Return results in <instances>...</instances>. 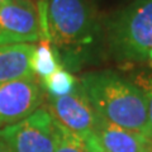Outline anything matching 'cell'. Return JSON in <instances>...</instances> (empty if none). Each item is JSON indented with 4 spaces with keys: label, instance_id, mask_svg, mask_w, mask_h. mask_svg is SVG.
Listing matches in <instances>:
<instances>
[{
    "label": "cell",
    "instance_id": "30bf717a",
    "mask_svg": "<svg viewBox=\"0 0 152 152\" xmlns=\"http://www.w3.org/2000/svg\"><path fill=\"white\" fill-rule=\"evenodd\" d=\"M32 70L37 77L46 79L61 67L57 53L52 50L48 41H41L39 46H36L31 60Z\"/></svg>",
    "mask_w": 152,
    "mask_h": 152
},
{
    "label": "cell",
    "instance_id": "6da1fadb",
    "mask_svg": "<svg viewBox=\"0 0 152 152\" xmlns=\"http://www.w3.org/2000/svg\"><path fill=\"white\" fill-rule=\"evenodd\" d=\"M80 83L99 117L150 137L146 96L137 84L109 70L88 72Z\"/></svg>",
    "mask_w": 152,
    "mask_h": 152
},
{
    "label": "cell",
    "instance_id": "9c48e42d",
    "mask_svg": "<svg viewBox=\"0 0 152 152\" xmlns=\"http://www.w3.org/2000/svg\"><path fill=\"white\" fill-rule=\"evenodd\" d=\"M34 50L32 43L0 46V85L36 76L31 65Z\"/></svg>",
    "mask_w": 152,
    "mask_h": 152
},
{
    "label": "cell",
    "instance_id": "7a4b0ae2",
    "mask_svg": "<svg viewBox=\"0 0 152 152\" xmlns=\"http://www.w3.org/2000/svg\"><path fill=\"white\" fill-rule=\"evenodd\" d=\"M109 53L119 62H152V0H134L107 22Z\"/></svg>",
    "mask_w": 152,
    "mask_h": 152
},
{
    "label": "cell",
    "instance_id": "52a82bcc",
    "mask_svg": "<svg viewBox=\"0 0 152 152\" xmlns=\"http://www.w3.org/2000/svg\"><path fill=\"white\" fill-rule=\"evenodd\" d=\"M46 109L57 123L80 136L93 132L96 113L94 112L80 80L72 91L65 96H47Z\"/></svg>",
    "mask_w": 152,
    "mask_h": 152
},
{
    "label": "cell",
    "instance_id": "5bb4252c",
    "mask_svg": "<svg viewBox=\"0 0 152 152\" xmlns=\"http://www.w3.org/2000/svg\"><path fill=\"white\" fill-rule=\"evenodd\" d=\"M84 138H85V141H86V145L89 147L90 152H108L100 143H99L98 138L95 137V134H94L93 132H90V133H88V134H85Z\"/></svg>",
    "mask_w": 152,
    "mask_h": 152
},
{
    "label": "cell",
    "instance_id": "7c38bea8",
    "mask_svg": "<svg viewBox=\"0 0 152 152\" xmlns=\"http://www.w3.org/2000/svg\"><path fill=\"white\" fill-rule=\"evenodd\" d=\"M57 126V143L55 152H90L84 136L67 129L56 122Z\"/></svg>",
    "mask_w": 152,
    "mask_h": 152
},
{
    "label": "cell",
    "instance_id": "ba28073f",
    "mask_svg": "<svg viewBox=\"0 0 152 152\" xmlns=\"http://www.w3.org/2000/svg\"><path fill=\"white\" fill-rule=\"evenodd\" d=\"M93 133L108 152H152V138L118 127L96 114Z\"/></svg>",
    "mask_w": 152,
    "mask_h": 152
},
{
    "label": "cell",
    "instance_id": "5b68a950",
    "mask_svg": "<svg viewBox=\"0 0 152 152\" xmlns=\"http://www.w3.org/2000/svg\"><path fill=\"white\" fill-rule=\"evenodd\" d=\"M45 90L37 76L0 85V128L23 121L41 108Z\"/></svg>",
    "mask_w": 152,
    "mask_h": 152
},
{
    "label": "cell",
    "instance_id": "2e32d148",
    "mask_svg": "<svg viewBox=\"0 0 152 152\" xmlns=\"http://www.w3.org/2000/svg\"><path fill=\"white\" fill-rule=\"evenodd\" d=\"M8 1H10V0H0V4H4V3H8Z\"/></svg>",
    "mask_w": 152,
    "mask_h": 152
},
{
    "label": "cell",
    "instance_id": "277c9868",
    "mask_svg": "<svg viewBox=\"0 0 152 152\" xmlns=\"http://www.w3.org/2000/svg\"><path fill=\"white\" fill-rule=\"evenodd\" d=\"M0 138L13 152H55L56 121L46 108H38L23 121L0 128Z\"/></svg>",
    "mask_w": 152,
    "mask_h": 152
},
{
    "label": "cell",
    "instance_id": "8992f818",
    "mask_svg": "<svg viewBox=\"0 0 152 152\" xmlns=\"http://www.w3.org/2000/svg\"><path fill=\"white\" fill-rule=\"evenodd\" d=\"M41 37L39 18L31 0L0 4V46L33 43Z\"/></svg>",
    "mask_w": 152,
    "mask_h": 152
},
{
    "label": "cell",
    "instance_id": "3957f363",
    "mask_svg": "<svg viewBox=\"0 0 152 152\" xmlns=\"http://www.w3.org/2000/svg\"><path fill=\"white\" fill-rule=\"evenodd\" d=\"M46 17L50 41L57 48L90 43L96 23L89 0H46Z\"/></svg>",
    "mask_w": 152,
    "mask_h": 152
},
{
    "label": "cell",
    "instance_id": "8fae6325",
    "mask_svg": "<svg viewBox=\"0 0 152 152\" xmlns=\"http://www.w3.org/2000/svg\"><path fill=\"white\" fill-rule=\"evenodd\" d=\"M41 83L48 98H60L72 91L77 85L79 80H76V77L71 72L60 67L48 77L42 79Z\"/></svg>",
    "mask_w": 152,
    "mask_h": 152
},
{
    "label": "cell",
    "instance_id": "4fadbf2b",
    "mask_svg": "<svg viewBox=\"0 0 152 152\" xmlns=\"http://www.w3.org/2000/svg\"><path fill=\"white\" fill-rule=\"evenodd\" d=\"M152 65V62H151ZM137 85L142 89L146 102H147V114H148V129H150V137L152 138V76L151 75H143L138 77Z\"/></svg>",
    "mask_w": 152,
    "mask_h": 152
},
{
    "label": "cell",
    "instance_id": "9a60e30c",
    "mask_svg": "<svg viewBox=\"0 0 152 152\" xmlns=\"http://www.w3.org/2000/svg\"><path fill=\"white\" fill-rule=\"evenodd\" d=\"M0 152H13L10 148L8 147V145L0 138Z\"/></svg>",
    "mask_w": 152,
    "mask_h": 152
}]
</instances>
